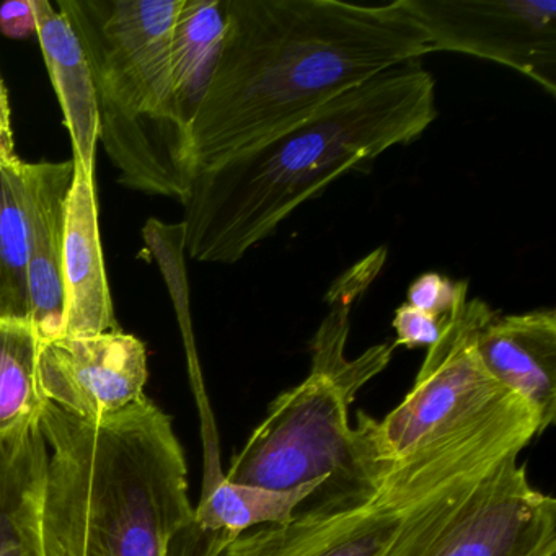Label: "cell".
<instances>
[{"label": "cell", "mask_w": 556, "mask_h": 556, "mask_svg": "<svg viewBox=\"0 0 556 556\" xmlns=\"http://www.w3.org/2000/svg\"><path fill=\"white\" fill-rule=\"evenodd\" d=\"M429 53L428 35L403 0H224L219 58L191 123L194 172Z\"/></svg>", "instance_id": "1"}, {"label": "cell", "mask_w": 556, "mask_h": 556, "mask_svg": "<svg viewBox=\"0 0 556 556\" xmlns=\"http://www.w3.org/2000/svg\"><path fill=\"white\" fill-rule=\"evenodd\" d=\"M438 118L421 61L400 64L260 144L194 172L184 200V249L232 263L328 185L418 139Z\"/></svg>", "instance_id": "2"}, {"label": "cell", "mask_w": 556, "mask_h": 556, "mask_svg": "<svg viewBox=\"0 0 556 556\" xmlns=\"http://www.w3.org/2000/svg\"><path fill=\"white\" fill-rule=\"evenodd\" d=\"M45 556H165L193 513L172 418L149 399L99 419L48 402Z\"/></svg>", "instance_id": "3"}, {"label": "cell", "mask_w": 556, "mask_h": 556, "mask_svg": "<svg viewBox=\"0 0 556 556\" xmlns=\"http://www.w3.org/2000/svg\"><path fill=\"white\" fill-rule=\"evenodd\" d=\"M89 61L99 139L129 190L184 203L194 175L170 41L181 0H60Z\"/></svg>", "instance_id": "4"}, {"label": "cell", "mask_w": 556, "mask_h": 556, "mask_svg": "<svg viewBox=\"0 0 556 556\" xmlns=\"http://www.w3.org/2000/svg\"><path fill=\"white\" fill-rule=\"evenodd\" d=\"M393 343L348 359L346 344L314 337L311 374L279 393L265 419L230 460L226 478L269 491L321 484L304 504L370 497L379 464L363 429L350 422L356 393L392 359Z\"/></svg>", "instance_id": "5"}, {"label": "cell", "mask_w": 556, "mask_h": 556, "mask_svg": "<svg viewBox=\"0 0 556 556\" xmlns=\"http://www.w3.org/2000/svg\"><path fill=\"white\" fill-rule=\"evenodd\" d=\"M556 543V501L509 458L416 504L383 556H532Z\"/></svg>", "instance_id": "6"}, {"label": "cell", "mask_w": 556, "mask_h": 556, "mask_svg": "<svg viewBox=\"0 0 556 556\" xmlns=\"http://www.w3.org/2000/svg\"><path fill=\"white\" fill-rule=\"evenodd\" d=\"M465 475L473 473L429 452H412L379 464L372 496L304 504L288 522L243 533L223 556H383L409 510Z\"/></svg>", "instance_id": "7"}, {"label": "cell", "mask_w": 556, "mask_h": 556, "mask_svg": "<svg viewBox=\"0 0 556 556\" xmlns=\"http://www.w3.org/2000/svg\"><path fill=\"white\" fill-rule=\"evenodd\" d=\"M494 314L481 299L462 302L422 361L412 390L383 419L356 415L376 464L409 452L477 418L507 392L484 370L475 340Z\"/></svg>", "instance_id": "8"}, {"label": "cell", "mask_w": 556, "mask_h": 556, "mask_svg": "<svg viewBox=\"0 0 556 556\" xmlns=\"http://www.w3.org/2000/svg\"><path fill=\"white\" fill-rule=\"evenodd\" d=\"M432 53L451 51L510 67L556 93L555 0H403Z\"/></svg>", "instance_id": "9"}, {"label": "cell", "mask_w": 556, "mask_h": 556, "mask_svg": "<svg viewBox=\"0 0 556 556\" xmlns=\"http://www.w3.org/2000/svg\"><path fill=\"white\" fill-rule=\"evenodd\" d=\"M38 372L45 399L84 419H99L144 399V343L122 330L40 340Z\"/></svg>", "instance_id": "10"}, {"label": "cell", "mask_w": 556, "mask_h": 556, "mask_svg": "<svg viewBox=\"0 0 556 556\" xmlns=\"http://www.w3.org/2000/svg\"><path fill=\"white\" fill-rule=\"evenodd\" d=\"M74 161L27 164L18 161L22 206L28 242L30 324L40 340L61 337L64 318L63 245Z\"/></svg>", "instance_id": "11"}, {"label": "cell", "mask_w": 556, "mask_h": 556, "mask_svg": "<svg viewBox=\"0 0 556 556\" xmlns=\"http://www.w3.org/2000/svg\"><path fill=\"white\" fill-rule=\"evenodd\" d=\"M320 488L314 483L295 491H269L233 483L220 468L219 452H210L200 503L172 535L165 556H223L249 530L288 522Z\"/></svg>", "instance_id": "12"}, {"label": "cell", "mask_w": 556, "mask_h": 556, "mask_svg": "<svg viewBox=\"0 0 556 556\" xmlns=\"http://www.w3.org/2000/svg\"><path fill=\"white\" fill-rule=\"evenodd\" d=\"M475 351L494 382L533 409L543 434L556 418V312H494L478 331Z\"/></svg>", "instance_id": "13"}, {"label": "cell", "mask_w": 556, "mask_h": 556, "mask_svg": "<svg viewBox=\"0 0 556 556\" xmlns=\"http://www.w3.org/2000/svg\"><path fill=\"white\" fill-rule=\"evenodd\" d=\"M61 275L64 295L61 337H92L119 330L100 242L96 180L77 165L67 200Z\"/></svg>", "instance_id": "14"}, {"label": "cell", "mask_w": 556, "mask_h": 556, "mask_svg": "<svg viewBox=\"0 0 556 556\" xmlns=\"http://www.w3.org/2000/svg\"><path fill=\"white\" fill-rule=\"evenodd\" d=\"M37 37L64 123L73 139L74 164L93 177L99 113L89 61L67 18L48 0H34Z\"/></svg>", "instance_id": "15"}, {"label": "cell", "mask_w": 556, "mask_h": 556, "mask_svg": "<svg viewBox=\"0 0 556 556\" xmlns=\"http://www.w3.org/2000/svg\"><path fill=\"white\" fill-rule=\"evenodd\" d=\"M47 441L40 421L0 435V556H45Z\"/></svg>", "instance_id": "16"}, {"label": "cell", "mask_w": 556, "mask_h": 556, "mask_svg": "<svg viewBox=\"0 0 556 556\" xmlns=\"http://www.w3.org/2000/svg\"><path fill=\"white\" fill-rule=\"evenodd\" d=\"M224 0H181L170 41L172 77L187 122L193 123L219 58Z\"/></svg>", "instance_id": "17"}, {"label": "cell", "mask_w": 556, "mask_h": 556, "mask_svg": "<svg viewBox=\"0 0 556 556\" xmlns=\"http://www.w3.org/2000/svg\"><path fill=\"white\" fill-rule=\"evenodd\" d=\"M38 354L40 337L30 324L0 321V435L40 421L48 400Z\"/></svg>", "instance_id": "18"}, {"label": "cell", "mask_w": 556, "mask_h": 556, "mask_svg": "<svg viewBox=\"0 0 556 556\" xmlns=\"http://www.w3.org/2000/svg\"><path fill=\"white\" fill-rule=\"evenodd\" d=\"M18 161L0 162V321L30 324L27 226Z\"/></svg>", "instance_id": "19"}, {"label": "cell", "mask_w": 556, "mask_h": 556, "mask_svg": "<svg viewBox=\"0 0 556 556\" xmlns=\"http://www.w3.org/2000/svg\"><path fill=\"white\" fill-rule=\"evenodd\" d=\"M406 304L438 317H451L452 312L468 299V282L452 281L439 273H425L409 286Z\"/></svg>", "instance_id": "20"}, {"label": "cell", "mask_w": 556, "mask_h": 556, "mask_svg": "<svg viewBox=\"0 0 556 556\" xmlns=\"http://www.w3.org/2000/svg\"><path fill=\"white\" fill-rule=\"evenodd\" d=\"M448 317L442 318L428 314V312L419 311L405 302L396 308L395 317H393V330L396 333L393 346L429 350L441 338Z\"/></svg>", "instance_id": "21"}, {"label": "cell", "mask_w": 556, "mask_h": 556, "mask_svg": "<svg viewBox=\"0 0 556 556\" xmlns=\"http://www.w3.org/2000/svg\"><path fill=\"white\" fill-rule=\"evenodd\" d=\"M0 31L9 38L37 35V15L34 0H15L0 8Z\"/></svg>", "instance_id": "22"}, {"label": "cell", "mask_w": 556, "mask_h": 556, "mask_svg": "<svg viewBox=\"0 0 556 556\" xmlns=\"http://www.w3.org/2000/svg\"><path fill=\"white\" fill-rule=\"evenodd\" d=\"M15 142L12 131L11 102H9L8 89L0 77V162L14 161Z\"/></svg>", "instance_id": "23"}, {"label": "cell", "mask_w": 556, "mask_h": 556, "mask_svg": "<svg viewBox=\"0 0 556 556\" xmlns=\"http://www.w3.org/2000/svg\"><path fill=\"white\" fill-rule=\"evenodd\" d=\"M532 556H556V543L545 546V548L540 549V552H536L535 555Z\"/></svg>", "instance_id": "24"}]
</instances>
